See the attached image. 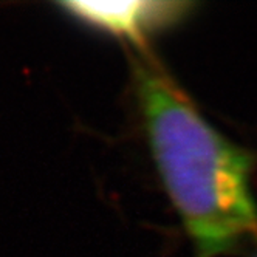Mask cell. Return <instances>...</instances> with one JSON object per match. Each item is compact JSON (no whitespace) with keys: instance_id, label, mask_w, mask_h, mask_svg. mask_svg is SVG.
Returning <instances> with one entry per match:
<instances>
[{"instance_id":"6da1fadb","label":"cell","mask_w":257,"mask_h":257,"mask_svg":"<svg viewBox=\"0 0 257 257\" xmlns=\"http://www.w3.org/2000/svg\"><path fill=\"white\" fill-rule=\"evenodd\" d=\"M132 79L146 143L194 257L231 254L257 238L252 154L214 127L152 58L132 59Z\"/></svg>"},{"instance_id":"7a4b0ae2","label":"cell","mask_w":257,"mask_h":257,"mask_svg":"<svg viewBox=\"0 0 257 257\" xmlns=\"http://www.w3.org/2000/svg\"><path fill=\"white\" fill-rule=\"evenodd\" d=\"M64 14L91 30L112 34L144 47L155 34L168 30L192 13V2L128 0V2H59Z\"/></svg>"},{"instance_id":"3957f363","label":"cell","mask_w":257,"mask_h":257,"mask_svg":"<svg viewBox=\"0 0 257 257\" xmlns=\"http://www.w3.org/2000/svg\"><path fill=\"white\" fill-rule=\"evenodd\" d=\"M252 257H257V252H255V254H254V255H252Z\"/></svg>"}]
</instances>
